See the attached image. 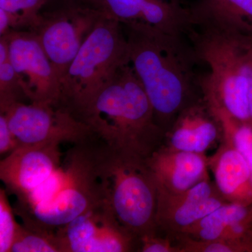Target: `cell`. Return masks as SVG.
I'll use <instances>...</instances> for the list:
<instances>
[{
	"label": "cell",
	"instance_id": "obj_1",
	"mask_svg": "<svg viewBox=\"0 0 252 252\" xmlns=\"http://www.w3.org/2000/svg\"><path fill=\"white\" fill-rule=\"evenodd\" d=\"M122 26L130 65L150 101L156 122L166 133L181 111L203 95L193 47L185 36L145 25Z\"/></svg>",
	"mask_w": 252,
	"mask_h": 252
},
{
	"label": "cell",
	"instance_id": "obj_2",
	"mask_svg": "<svg viewBox=\"0 0 252 252\" xmlns=\"http://www.w3.org/2000/svg\"><path fill=\"white\" fill-rule=\"evenodd\" d=\"M97 140L147 159L164 143L165 133L130 63L77 116Z\"/></svg>",
	"mask_w": 252,
	"mask_h": 252
},
{
	"label": "cell",
	"instance_id": "obj_3",
	"mask_svg": "<svg viewBox=\"0 0 252 252\" xmlns=\"http://www.w3.org/2000/svg\"><path fill=\"white\" fill-rule=\"evenodd\" d=\"M198 63L205 101L252 126V44L248 36L213 28L193 27L188 34Z\"/></svg>",
	"mask_w": 252,
	"mask_h": 252
},
{
	"label": "cell",
	"instance_id": "obj_4",
	"mask_svg": "<svg viewBox=\"0 0 252 252\" xmlns=\"http://www.w3.org/2000/svg\"><path fill=\"white\" fill-rule=\"evenodd\" d=\"M93 168L104 201L119 221L137 238L158 231V186L147 159L89 142Z\"/></svg>",
	"mask_w": 252,
	"mask_h": 252
},
{
	"label": "cell",
	"instance_id": "obj_5",
	"mask_svg": "<svg viewBox=\"0 0 252 252\" xmlns=\"http://www.w3.org/2000/svg\"><path fill=\"white\" fill-rule=\"evenodd\" d=\"M127 63L128 46L122 23L105 15L61 80L59 105L77 117Z\"/></svg>",
	"mask_w": 252,
	"mask_h": 252
},
{
	"label": "cell",
	"instance_id": "obj_6",
	"mask_svg": "<svg viewBox=\"0 0 252 252\" xmlns=\"http://www.w3.org/2000/svg\"><path fill=\"white\" fill-rule=\"evenodd\" d=\"M65 182L46 203L17 211L23 222L50 230L59 229L103 200L87 144L74 145L67 156Z\"/></svg>",
	"mask_w": 252,
	"mask_h": 252
},
{
	"label": "cell",
	"instance_id": "obj_7",
	"mask_svg": "<svg viewBox=\"0 0 252 252\" xmlns=\"http://www.w3.org/2000/svg\"><path fill=\"white\" fill-rule=\"evenodd\" d=\"M0 113L7 119L18 147L64 142L77 145L96 140L85 123L60 105L16 102Z\"/></svg>",
	"mask_w": 252,
	"mask_h": 252
},
{
	"label": "cell",
	"instance_id": "obj_8",
	"mask_svg": "<svg viewBox=\"0 0 252 252\" xmlns=\"http://www.w3.org/2000/svg\"><path fill=\"white\" fill-rule=\"evenodd\" d=\"M105 14L84 1L66 2L61 9L41 14L32 30L61 80L81 46Z\"/></svg>",
	"mask_w": 252,
	"mask_h": 252
},
{
	"label": "cell",
	"instance_id": "obj_9",
	"mask_svg": "<svg viewBox=\"0 0 252 252\" xmlns=\"http://www.w3.org/2000/svg\"><path fill=\"white\" fill-rule=\"evenodd\" d=\"M56 234L62 252H129L139 250V239L123 226L104 200L56 230Z\"/></svg>",
	"mask_w": 252,
	"mask_h": 252
},
{
	"label": "cell",
	"instance_id": "obj_10",
	"mask_svg": "<svg viewBox=\"0 0 252 252\" xmlns=\"http://www.w3.org/2000/svg\"><path fill=\"white\" fill-rule=\"evenodd\" d=\"M3 36L7 39L10 61L30 102L59 105L61 79L36 34L21 30Z\"/></svg>",
	"mask_w": 252,
	"mask_h": 252
},
{
	"label": "cell",
	"instance_id": "obj_11",
	"mask_svg": "<svg viewBox=\"0 0 252 252\" xmlns=\"http://www.w3.org/2000/svg\"><path fill=\"white\" fill-rule=\"evenodd\" d=\"M122 25L142 24L172 35L192 29L189 3L185 0H82Z\"/></svg>",
	"mask_w": 252,
	"mask_h": 252
},
{
	"label": "cell",
	"instance_id": "obj_12",
	"mask_svg": "<svg viewBox=\"0 0 252 252\" xmlns=\"http://www.w3.org/2000/svg\"><path fill=\"white\" fill-rule=\"evenodd\" d=\"M158 192V230L172 238H177L189 226L228 203L210 177L180 193L159 189Z\"/></svg>",
	"mask_w": 252,
	"mask_h": 252
},
{
	"label": "cell",
	"instance_id": "obj_13",
	"mask_svg": "<svg viewBox=\"0 0 252 252\" xmlns=\"http://www.w3.org/2000/svg\"><path fill=\"white\" fill-rule=\"evenodd\" d=\"M59 144L19 146L0 162V178L21 200L60 168Z\"/></svg>",
	"mask_w": 252,
	"mask_h": 252
},
{
	"label": "cell",
	"instance_id": "obj_14",
	"mask_svg": "<svg viewBox=\"0 0 252 252\" xmlns=\"http://www.w3.org/2000/svg\"><path fill=\"white\" fill-rule=\"evenodd\" d=\"M221 139L220 122L202 95L177 115L165 133L163 145L175 150L205 154Z\"/></svg>",
	"mask_w": 252,
	"mask_h": 252
},
{
	"label": "cell",
	"instance_id": "obj_15",
	"mask_svg": "<svg viewBox=\"0 0 252 252\" xmlns=\"http://www.w3.org/2000/svg\"><path fill=\"white\" fill-rule=\"evenodd\" d=\"M158 189L180 193L210 177L205 154L175 150L163 144L147 158Z\"/></svg>",
	"mask_w": 252,
	"mask_h": 252
},
{
	"label": "cell",
	"instance_id": "obj_16",
	"mask_svg": "<svg viewBox=\"0 0 252 252\" xmlns=\"http://www.w3.org/2000/svg\"><path fill=\"white\" fill-rule=\"evenodd\" d=\"M217 152L209 157L219 192L228 203L252 205L251 170L243 154L228 139L222 137Z\"/></svg>",
	"mask_w": 252,
	"mask_h": 252
},
{
	"label": "cell",
	"instance_id": "obj_17",
	"mask_svg": "<svg viewBox=\"0 0 252 252\" xmlns=\"http://www.w3.org/2000/svg\"><path fill=\"white\" fill-rule=\"evenodd\" d=\"M189 7L192 27L245 36L246 32L252 31V0H196Z\"/></svg>",
	"mask_w": 252,
	"mask_h": 252
},
{
	"label": "cell",
	"instance_id": "obj_18",
	"mask_svg": "<svg viewBox=\"0 0 252 252\" xmlns=\"http://www.w3.org/2000/svg\"><path fill=\"white\" fill-rule=\"evenodd\" d=\"M251 217L252 205L247 206L227 203L189 226L177 237H187L200 241L220 240L230 225Z\"/></svg>",
	"mask_w": 252,
	"mask_h": 252
},
{
	"label": "cell",
	"instance_id": "obj_19",
	"mask_svg": "<svg viewBox=\"0 0 252 252\" xmlns=\"http://www.w3.org/2000/svg\"><path fill=\"white\" fill-rule=\"evenodd\" d=\"M10 252H62L56 231L24 223L18 227Z\"/></svg>",
	"mask_w": 252,
	"mask_h": 252
},
{
	"label": "cell",
	"instance_id": "obj_20",
	"mask_svg": "<svg viewBox=\"0 0 252 252\" xmlns=\"http://www.w3.org/2000/svg\"><path fill=\"white\" fill-rule=\"evenodd\" d=\"M220 122L222 137L228 139L243 154L251 170L252 183V126L244 124L223 109L210 105Z\"/></svg>",
	"mask_w": 252,
	"mask_h": 252
},
{
	"label": "cell",
	"instance_id": "obj_21",
	"mask_svg": "<svg viewBox=\"0 0 252 252\" xmlns=\"http://www.w3.org/2000/svg\"><path fill=\"white\" fill-rule=\"evenodd\" d=\"M50 0H0V9L9 15L12 31H32L41 18V9Z\"/></svg>",
	"mask_w": 252,
	"mask_h": 252
},
{
	"label": "cell",
	"instance_id": "obj_22",
	"mask_svg": "<svg viewBox=\"0 0 252 252\" xmlns=\"http://www.w3.org/2000/svg\"><path fill=\"white\" fill-rule=\"evenodd\" d=\"M28 99L9 59V49L0 48V110Z\"/></svg>",
	"mask_w": 252,
	"mask_h": 252
},
{
	"label": "cell",
	"instance_id": "obj_23",
	"mask_svg": "<svg viewBox=\"0 0 252 252\" xmlns=\"http://www.w3.org/2000/svg\"><path fill=\"white\" fill-rule=\"evenodd\" d=\"M180 252H252V242L217 240L200 241L177 237Z\"/></svg>",
	"mask_w": 252,
	"mask_h": 252
},
{
	"label": "cell",
	"instance_id": "obj_24",
	"mask_svg": "<svg viewBox=\"0 0 252 252\" xmlns=\"http://www.w3.org/2000/svg\"><path fill=\"white\" fill-rule=\"evenodd\" d=\"M20 224L4 189H0V252H10Z\"/></svg>",
	"mask_w": 252,
	"mask_h": 252
},
{
	"label": "cell",
	"instance_id": "obj_25",
	"mask_svg": "<svg viewBox=\"0 0 252 252\" xmlns=\"http://www.w3.org/2000/svg\"><path fill=\"white\" fill-rule=\"evenodd\" d=\"M157 233L144 235L139 239L138 252H180L177 239L168 236L162 237Z\"/></svg>",
	"mask_w": 252,
	"mask_h": 252
},
{
	"label": "cell",
	"instance_id": "obj_26",
	"mask_svg": "<svg viewBox=\"0 0 252 252\" xmlns=\"http://www.w3.org/2000/svg\"><path fill=\"white\" fill-rule=\"evenodd\" d=\"M18 147L17 140L10 129L7 119L0 113V154H10Z\"/></svg>",
	"mask_w": 252,
	"mask_h": 252
},
{
	"label": "cell",
	"instance_id": "obj_27",
	"mask_svg": "<svg viewBox=\"0 0 252 252\" xmlns=\"http://www.w3.org/2000/svg\"><path fill=\"white\" fill-rule=\"evenodd\" d=\"M65 2H70V1H81V0H64Z\"/></svg>",
	"mask_w": 252,
	"mask_h": 252
}]
</instances>
